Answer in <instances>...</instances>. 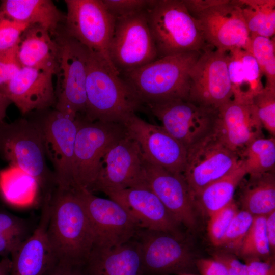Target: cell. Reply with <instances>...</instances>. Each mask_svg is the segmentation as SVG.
I'll use <instances>...</instances> for the list:
<instances>
[{"mask_svg":"<svg viewBox=\"0 0 275 275\" xmlns=\"http://www.w3.org/2000/svg\"><path fill=\"white\" fill-rule=\"evenodd\" d=\"M46 196L50 206L47 236L55 258L85 264L95 238L76 189L57 186Z\"/></svg>","mask_w":275,"mask_h":275,"instance_id":"obj_1","label":"cell"},{"mask_svg":"<svg viewBox=\"0 0 275 275\" xmlns=\"http://www.w3.org/2000/svg\"><path fill=\"white\" fill-rule=\"evenodd\" d=\"M86 120L124 124L143 105L128 82L99 56L89 51Z\"/></svg>","mask_w":275,"mask_h":275,"instance_id":"obj_2","label":"cell"},{"mask_svg":"<svg viewBox=\"0 0 275 275\" xmlns=\"http://www.w3.org/2000/svg\"><path fill=\"white\" fill-rule=\"evenodd\" d=\"M202 52L163 57L121 76L143 105L172 99L188 100L189 72Z\"/></svg>","mask_w":275,"mask_h":275,"instance_id":"obj_3","label":"cell"},{"mask_svg":"<svg viewBox=\"0 0 275 275\" xmlns=\"http://www.w3.org/2000/svg\"><path fill=\"white\" fill-rule=\"evenodd\" d=\"M0 156L9 166L18 167L32 176L44 196L57 186L53 172L46 163L40 129L33 119L0 121Z\"/></svg>","mask_w":275,"mask_h":275,"instance_id":"obj_4","label":"cell"},{"mask_svg":"<svg viewBox=\"0 0 275 275\" xmlns=\"http://www.w3.org/2000/svg\"><path fill=\"white\" fill-rule=\"evenodd\" d=\"M148 19L158 59L211 48L183 0H154Z\"/></svg>","mask_w":275,"mask_h":275,"instance_id":"obj_5","label":"cell"},{"mask_svg":"<svg viewBox=\"0 0 275 275\" xmlns=\"http://www.w3.org/2000/svg\"><path fill=\"white\" fill-rule=\"evenodd\" d=\"M206 44L228 53L249 52L250 36L239 0H183Z\"/></svg>","mask_w":275,"mask_h":275,"instance_id":"obj_6","label":"cell"},{"mask_svg":"<svg viewBox=\"0 0 275 275\" xmlns=\"http://www.w3.org/2000/svg\"><path fill=\"white\" fill-rule=\"evenodd\" d=\"M58 47L54 75L53 108L84 116L86 106V85L89 50L60 28L53 36Z\"/></svg>","mask_w":275,"mask_h":275,"instance_id":"obj_7","label":"cell"},{"mask_svg":"<svg viewBox=\"0 0 275 275\" xmlns=\"http://www.w3.org/2000/svg\"><path fill=\"white\" fill-rule=\"evenodd\" d=\"M78 119L72 178L75 189L89 190L96 180L104 154L127 132L123 124L91 122L80 115H78Z\"/></svg>","mask_w":275,"mask_h":275,"instance_id":"obj_8","label":"cell"},{"mask_svg":"<svg viewBox=\"0 0 275 275\" xmlns=\"http://www.w3.org/2000/svg\"><path fill=\"white\" fill-rule=\"evenodd\" d=\"M148 10L115 19L108 56L120 75L158 59L149 26Z\"/></svg>","mask_w":275,"mask_h":275,"instance_id":"obj_9","label":"cell"},{"mask_svg":"<svg viewBox=\"0 0 275 275\" xmlns=\"http://www.w3.org/2000/svg\"><path fill=\"white\" fill-rule=\"evenodd\" d=\"M65 3L67 14L63 31L116 71L108 56L115 19L102 0H65Z\"/></svg>","mask_w":275,"mask_h":275,"instance_id":"obj_10","label":"cell"},{"mask_svg":"<svg viewBox=\"0 0 275 275\" xmlns=\"http://www.w3.org/2000/svg\"><path fill=\"white\" fill-rule=\"evenodd\" d=\"M43 112L40 118L33 120L40 129L46 156L52 165L57 186L75 189L72 165L78 130V115L54 108Z\"/></svg>","mask_w":275,"mask_h":275,"instance_id":"obj_11","label":"cell"},{"mask_svg":"<svg viewBox=\"0 0 275 275\" xmlns=\"http://www.w3.org/2000/svg\"><path fill=\"white\" fill-rule=\"evenodd\" d=\"M147 186L144 157L138 142L127 132L103 156L98 173L89 191L107 193Z\"/></svg>","mask_w":275,"mask_h":275,"instance_id":"obj_12","label":"cell"},{"mask_svg":"<svg viewBox=\"0 0 275 275\" xmlns=\"http://www.w3.org/2000/svg\"><path fill=\"white\" fill-rule=\"evenodd\" d=\"M146 105L161 122V126L186 149L214 132L217 109L179 99Z\"/></svg>","mask_w":275,"mask_h":275,"instance_id":"obj_13","label":"cell"},{"mask_svg":"<svg viewBox=\"0 0 275 275\" xmlns=\"http://www.w3.org/2000/svg\"><path fill=\"white\" fill-rule=\"evenodd\" d=\"M183 176L194 197L207 185L232 171L239 163L238 155L215 132L187 149Z\"/></svg>","mask_w":275,"mask_h":275,"instance_id":"obj_14","label":"cell"},{"mask_svg":"<svg viewBox=\"0 0 275 275\" xmlns=\"http://www.w3.org/2000/svg\"><path fill=\"white\" fill-rule=\"evenodd\" d=\"M228 54L210 48L203 51L189 72L188 100L215 109L233 98Z\"/></svg>","mask_w":275,"mask_h":275,"instance_id":"obj_15","label":"cell"},{"mask_svg":"<svg viewBox=\"0 0 275 275\" xmlns=\"http://www.w3.org/2000/svg\"><path fill=\"white\" fill-rule=\"evenodd\" d=\"M135 238L141 248L145 275L190 273L194 257L182 241V235L140 229Z\"/></svg>","mask_w":275,"mask_h":275,"instance_id":"obj_16","label":"cell"},{"mask_svg":"<svg viewBox=\"0 0 275 275\" xmlns=\"http://www.w3.org/2000/svg\"><path fill=\"white\" fill-rule=\"evenodd\" d=\"M76 190L94 235V246H117L135 237L140 228L119 203L97 197L86 189Z\"/></svg>","mask_w":275,"mask_h":275,"instance_id":"obj_17","label":"cell"},{"mask_svg":"<svg viewBox=\"0 0 275 275\" xmlns=\"http://www.w3.org/2000/svg\"><path fill=\"white\" fill-rule=\"evenodd\" d=\"M123 124L128 134L139 144L146 160L172 173L182 174L187 149L161 126L146 122L136 114Z\"/></svg>","mask_w":275,"mask_h":275,"instance_id":"obj_18","label":"cell"},{"mask_svg":"<svg viewBox=\"0 0 275 275\" xmlns=\"http://www.w3.org/2000/svg\"><path fill=\"white\" fill-rule=\"evenodd\" d=\"M147 186L176 220L189 229L197 221L194 198L182 174L172 173L144 158Z\"/></svg>","mask_w":275,"mask_h":275,"instance_id":"obj_19","label":"cell"},{"mask_svg":"<svg viewBox=\"0 0 275 275\" xmlns=\"http://www.w3.org/2000/svg\"><path fill=\"white\" fill-rule=\"evenodd\" d=\"M214 132L238 155L251 142L262 137V125L253 99L232 98L218 108Z\"/></svg>","mask_w":275,"mask_h":275,"instance_id":"obj_20","label":"cell"},{"mask_svg":"<svg viewBox=\"0 0 275 275\" xmlns=\"http://www.w3.org/2000/svg\"><path fill=\"white\" fill-rule=\"evenodd\" d=\"M106 195L126 210L140 229L181 235L180 224L148 186L128 188Z\"/></svg>","mask_w":275,"mask_h":275,"instance_id":"obj_21","label":"cell"},{"mask_svg":"<svg viewBox=\"0 0 275 275\" xmlns=\"http://www.w3.org/2000/svg\"><path fill=\"white\" fill-rule=\"evenodd\" d=\"M54 72L22 67L0 90L23 115L53 108Z\"/></svg>","mask_w":275,"mask_h":275,"instance_id":"obj_22","label":"cell"},{"mask_svg":"<svg viewBox=\"0 0 275 275\" xmlns=\"http://www.w3.org/2000/svg\"><path fill=\"white\" fill-rule=\"evenodd\" d=\"M49 214L45 197L38 225L11 255L10 275H43L54 259L46 232Z\"/></svg>","mask_w":275,"mask_h":275,"instance_id":"obj_23","label":"cell"},{"mask_svg":"<svg viewBox=\"0 0 275 275\" xmlns=\"http://www.w3.org/2000/svg\"><path fill=\"white\" fill-rule=\"evenodd\" d=\"M85 267L88 275H145L135 237L117 246H94Z\"/></svg>","mask_w":275,"mask_h":275,"instance_id":"obj_24","label":"cell"},{"mask_svg":"<svg viewBox=\"0 0 275 275\" xmlns=\"http://www.w3.org/2000/svg\"><path fill=\"white\" fill-rule=\"evenodd\" d=\"M58 47L56 41L45 29L38 25L28 27L17 44V53L22 67L54 72Z\"/></svg>","mask_w":275,"mask_h":275,"instance_id":"obj_25","label":"cell"},{"mask_svg":"<svg viewBox=\"0 0 275 275\" xmlns=\"http://www.w3.org/2000/svg\"><path fill=\"white\" fill-rule=\"evenodd\" d=\"M0 11L18 22L38 25L53 36L64 23L63 14L50 0H4Z\"/></svg>","mask_w":275,"mask_h":275,"instance_id":"obj_26","label":"cell"},{"mask_svg":"<svg viewBox=\"0 0 275 275\" xmlns=\"http://www.w3.org/2000/svg\"><path fill=\"white\" fill-rule=\"evenodd\" d=\"M228 54L233 98L253 99L264 88L257 61L249 52L243 49H236Z\"/></svg>","mask_w":275,"mask_h":275,"instance_id":"obj_27","label":"cell"},{"mask_svg":"<svg viewBox=\"0 0 275 275\" xmlns=\"http://www.w3.org/2000/svg\"><path fill=\"white\" fill-rule=\"evenodd\" d=\"M246 175L240 160L230 173L205 186L194 197L195 207L208 216L233 200L237 187Z\"/></svg>","mask_w":275,"mask_h":275,"instance_id":"obj_28","label":"cell"},{"mask_svg":"<svg viewBox=\"0 0 275 275\" xmlns=\"http://www.w3.org/2000/svg\"><path fill=\"white\" fill-rule=\"evenodd\" d=\"M249 176L240 197L242 209L254 216H265L274 211V172Z\"/></svg>","mask_w":275,"mask_h":275,"instance_id":"obj_29","label":"cell"},{"mask_svg":"<svg viewBox=\"0 0 275 275\" xmlns=\"http://www.w3.org/2000/svg\"><path fill=\"white\" fill-rule=\"evenodd\" d=\"M239 2L250 37H274L275 1L239 0Z\"/></svg>","mask_w":275,"mask_h":275,"instance_id":"obj_30","label":"cell"},{"mask_svg":"<svg viewBox=\"0 0 275 275\" xmlns=\"http://www.w3.org/2000/svg\"><path fill=\"white\" fill-rule=\"evenodd\" d=\"M246 175H258L274 172L275 139H256L238 154Z\"/></svg>","mask_w":275,"mask_h":275,"instance_id":"obj_31","label":"cell"},{"mask_svg":"<svg viewBox=\"0 0 275 275\" xmlns=\"http://www.w3.org/2000/svg\"><path fill=\"white\" fill-rule=\"evenodd\" d=\"M37 188L39 186L36 180L18 167L9 166L0 171V190L9 202L31 198Z\"/></svg>","mask_w":275,"mask_h":275,"instance_id":"obj_32","label":"cell"},{"mask_svg":"<svg viewBox=\"0 0 275 275\" xmlns=\"http://www.w3.org/2000/svg\"><path fill=\"white\" fill-rule=\"evenodd\" d=\"M266 215L255 216L238 256L243 259H266L271 255L265 231Z\"/></svg>","mask_w":275,"mask_h":275,"instance_id":"obj_33","label":"cell"},{"mask_svg":"<svg viewBox=\"0 0 275 275\" xmlns=\"http://www.w3.org/2000/svg\"><path fill=\"white\" fill-rule=\"evenodd\" d=\"M254 216L244 210H238L225 234L221 246L238 255L243 240L251 226Z\"/></svg>","mask_w":275,"mask_h":275,"instance_id":"obj_34","label":"cell"},{"mask_svg":"<svg viewBox=\"0 0 275 275\" xmlns=\"http://www.w3.org/2000/svg\"><path fill=\"white\" fill-rule=\"evenodd\" d=\"M238 209L234 200L228 205L209 216L207 233L215 246H221L225 234Z\"/></svg>","mask_w":275,"mask_h":275,"instance_id":"obj_35","label":"cell"},{"mask_svg":"<svg viewBox=\"0 0 275 275\" xmlns=\"http://www.w3.org/2000/svg\"><path fill=\"white\" fill-rule=\"evenodd\" d=\"M263 128L275 135V89L264 87L253 98Z\"/></svg>","mask_w":275,"mask_h":275,"instance_id":"obj_36","label":"cell"},{"mask_svg":"<svg viewBox=\"0 0 275 275\" xmlns=\"http://www.w3.org/2000/svg\"><path fill=\"white\" fill-rule=\"evenodd\" d=\"M30 26L13 20L0 11V50L16 45L22 33Z\"/></svg>","mask_w":275,"mask_h":275,"instance_id":"obj_37","label":"cell"},{"mask_svg":"<svg viewBox=\"0 0 275 275\" xmlns=\"http://www.w3.org/2000/svg\"><path fill=\"white\" fill-rule=\"evenodd\" d=\"M249 52L257 61L261 71L267 62L275 58L274 38L250 37Z\"/></svg>","mask_w":275,"mask_h":275,"instance_id":"obj_38","label":"cell"},{"mask_svg":"<svg viewBox=\"0 0 275 275\" xmlns=\"http://www.w3.org/2000/svg\"><path fill=\"white\" fill-rule=\"evenodd\" d=\"M154 0H102L108 12L115 18L148 9Z\"/></svg>","mask_w":275,"mask_h":275,"instance_id":"obj_39","label":"cell"},{"mask_svg":"<svg viewBox=\"0 0 275 275\" xmlns=\"http://www.w3.org/2000/svg\"><path fill=\"white\" fill-rule=\"evenodd\" d=\"M29 230L25 219L0 209V234L25 239Z\"/></svg>","mask_w":275,"mask_h":275,"instance_id":"obj_40","label":"cell"},{"mask_svg":"<svg viewBox=\"0 0 275 275\" xmlns=\"http://www.w3.org/2000/svg\"><path fill=\"white\" fill-rule=\"evenodd\" d=\"M22 67L17 53V45L6 50H0V90Z\"/></svg>","mask_w":275,"mask_h":275,"instance_id":"obj_41","label":"cell"},{"mask_svg":"<svg viewBox=\"0 0 275 275\" xmlns=\"http://www.w3.org/2000/svg\"><path fill=\"white\" fill-rule=\"evenodd\" d=\"M43 275H88L85 264L59 260L56 258Z\"/></svg>","mask_w":275,"mask_h":275,"instance_id":"obj_42","label":"cell"},{"mask_svg":"<svg viewBox=\"0 0 275 275\" xmlns=\"http://www.w3.org/2000/svg\"><path fill=\"white\" fill-rule=\"evenodd\" d=\"M248 275H275L274 257L244 259Z\"/></svg>","mask_w":275,"mask_h":275,"instance_id":"obj_43","label":"cell"},{"mask_svg":"<svg viewBox=\"0 0 275 275\" xmlns=\"http://www.w3.org/2000/svg\"><path fill=\"white\" fill-rule=\"evenodd\" d=\"M213 259L222 263L227 268L229 275H248L246 265L240 262L236 255L229 252H218Z\"/></svg>","mask_w":275,"mask_h":275,"instance_id":"obj_44","label":"cell"},{"mask_svg":"<svg viewBox=\"0 0 275 275\" xmlns=\"http://www.w3.org/2000/svg\"><path fill=\"white\" fill-rule=\"evenodd\" d=\"M196 266L202 275H229L226 266L214 259H200Z\"/></svg>","mask_w":275,"mask_h":275,"instance_id":"obj_45","label":"cell"},{"mask_svg":"<svg viewBox=\"0 0 275 275\" xmlns=\"http://www.w3.org/2000/svg\"><path fill=\"white\" fill-rule=\"evenodd\" d=\"M23 240L12 236L0 234V258L8 257Z\"/></svg>","mask_w":275,"mask_h":275,"instance_id":"obj_46","label":"cell"},{"mask_svg":"<svg viewBox=\"0 0 275 275\" xmlns=\"http://www.w3.org/2000/svg\"><path fill=\"white\" fill-rule=\"evenodd\" d=\"M265 231L272 255L275 250V210L266 215Z\"/></svg>","mask_w":275,"mask_h":275,"instance_id":"obj_47","label":"cell"},{"mask_svg":"<svg viewBox=\"0 0 275 275\" xmlns=\"http://www.w3.org/2000/svg\"><path fill=\"white\" fill-rule=\"evenodd\" d=\"M266 79L265 87L275 89V58L267 62L261 70Z\"/></svg>","mask_w":275,"mask_h":275,"instance_id":"obj_48","label":"cell"},{"mask_svg":"<svg viewBox=\"0 0 275 275\" xmlns=\"http://www.w3.org/2000/svg\"><path fill=\"white\" fill-rule=\"evenodd\" d=\"M11 104V101L0 90V121H4L7 109Z\"/></svg>","mask_w":275,"mask_h":275,"instance_id":"obj_49","label":"cell"},{"mask_svg":"<svg viewBox=\"0 0 275 275\" xmlns=\"http://www.w3.org/2000/svg\"><path fill=\"white\" fill-rule=\"evenodd\" d=\"M11 260L9 257L0 259V275H10Z\"/></svg>","mask_w":275,"mask_h":275,"instance_id":"obj_50","label":"cell"},{"mask_svg":"<svg viewBox=\"0 0 275 275\" xmlns=\"http://www.w3.org/2000/svg\"><path fill=\"white\" fill-rule=\"evenodd\" d=\"M176 275H195V274H191V273H182V274H176Z\"/></svg>","mask_w":275,"mask_h":275,"instance_id":"obj_51","label":"cell"}]
</instances>
